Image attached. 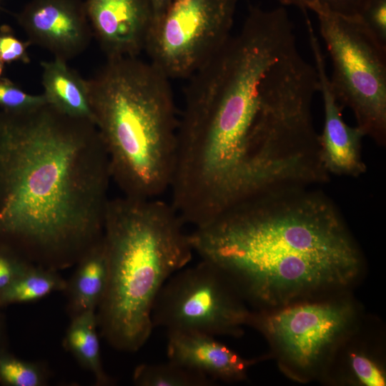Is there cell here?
<instances>
[{
  "label": "cell",
  "instance_id": "obj_13",
  "mask_svg": "<svg viewBox=\"0 0 386 386\" xmlns=\"http://www.w3.org/2000/svg\"><path fill=\"white\" fill-rule=\"evenodd\" d=\"M214 336L192 331L167 332L169 361L202 373L212 380H240L255 360H247L217 341Z\"/></svg>",
  "mask_w": 386,
  "mask_h": 386
},
{
  "label": "cell",
  "instance_id": "obj_24",
  "mask_svg": "<svg viewBox=\"0 0 386 386\" xmlns=\"http://www.w3.org/2000/svg\"><path fill=\"white\" fill-rule=\"evenodd\" d=\"M351 367L355 377L361 383L368 386L385 385V377L383 372L368 357L362 355H352Z\"/></svg>",
  "mask_w": 386,
  "mask_h": 386
},
{
  "label": "cell",
  "instance_id": "obj_26",
  "mask_svg": "<svg viewBox=\"0 0 386 386\" xmlns=\"http://www.w3.org/2000/svg\"><path fill=\"white\" fill-rule=\"evenodd\" d=\"M6 349H7L6 325L4 316L0 312V350Z\"/></svg>",
  "mask_w": 386,
  "mask_h": 386
},
{
  "label": "cell",
  "instance_id": "obj_2",
  "mask_svg": "<svg viewBox=\"0 0 386 386\" xmlns=\"http://www.w3.org/2000/svg\"><path fill=\"white\" fill-rule=\"evenodd\" d=\"M112 182L94 123L48 103L0 112V244L56 271L102 239Z\"/></svg>",
  "mask_w": 386,
  "mask_h": 386
},
{
  "label": "cell",
  "instance_id": "obj_16",
  "mask_svg": "<svg viewBox=\"0 0 386 386\" xmlns=\"http://www.w3.org/2000/svg\"><path fill=\"white\" fill-rule=\"evenodd\" d=\"M63 345L85 370L91 372L98 385L113 383L105 371L101 355L96 311H86L70 317Z\"/></svg>",
  "mask_w": 386,
  "mask_h": 386
},
{
  "label": "cell",
  "instance_id": "obj_22",
  "mask_svg": "<svg viewBox=\"0 0 386 386\" xmlns=\"http://www.w3.org/2000/svg\"><path fill=\"white\" fill-rule=\"evenodd\" d=\"M31 43L19 39L9 26L0 27V60L4 64L20 61L29 63L27 48Z\"/></svg>",
  "mask_w": 386,
  "mask_h": 386
},
{
  "label": "cell",
  "instance_id": "obj_19",
  "mask_svg": "<svg viewBox=\"0 0 386 386\" xmlns=\"http://www.w3.org/2000/svg\"><path fill=\"white\" fill-rule=\"evenodd\" d=\"M49 370L41 362L20 359L7 349L0 350V384L6 386H44Z\"/></svg>",
  "mask_w": 386,
  "mask_h": 386
},
{
  "label": "cell",
  "instance_id": "obj_20",
  "mask_svg": "<svg viewBox=\"0 0 386 386\" xmlns=\"http://www.w3.org/2000/svg\"><path fill=\"white\" fill-rule=\"evenodd\" d=\"M46 103L47 102L44 94L31 95L24 91L10 80L5 78L0 79V107L2 109L23 110Z\"/></svg>",
  "mask_w": 386,
  "mask_h": 386
},
{
  "label": "cell",
  "instance_id": "obj_9",
  "mask_svg": "<svg viewBox=\"0 0 386 386\" xmlns=\"http://www.w3.org/2000/svg\"><path fill=\"white\" fill-rule=\"evenodd\" d=\"M352 305L346 302L303 303L269 314H251L248 324L274 344L280 359L297 372L314 370L351 325Z\"/></svg>",
  "mask_w": 386,
  "mask_h": 386
},
{
  "label": "cell",
  "instance_id": "obj_11",
  "mask_svg": "<svg viewBox=\"0 0 386 386\" xmlns=\"http://www.w3.org/2000/svg\"><path fill=\"white\" fill-rule=\"evenodd\" d=\"M306 26L324 107L323 130L319 134L322 164L329 174L360 176L366 171L361 154L362 140L365 135L357 125L351 127L344 121L342 107L332 90L325 56L309 19L306 20Z\"/></svg>",
  "mask_w": 386,
  "mask_h": 386
},
{
  "label": "cell",
  "instance_id": "obj_6",
  "mask_svg": "<svg viewBox=\"0 0 386 386\" xmlns=\"http://www.w3.org/2000/svg\"><path fill=\"white\" fill-rule=\"evenodd\" d=\"M320 32L332 64L329 77L339 104L352 112L357 126L377 144L386 141V46L367 29L359 15L335 12L315 1Z\"/></svg>",
  "mask_w": 386,
  "mask_h": 386
},
{
  "label": "cell",
  "instance_id": "obj_3",
  "mask_svg": "<svg viewBox=\"0 0 386 386\" xmlns=\"http://www.w3.org/2000/svg\"><path fill=\"white\" fill-rule=\"evenodd\" d=\"M314 185L250 197L189 234L194 252L217 267L244 298L267 307L347 286L360 252L336 207Z\"/></svg>",
  "mask_w": 386,
  "mask_h": 386
},
{
  "label": "cell",
  "instance_id": "obj_8",
  "mask_svg": "<svg viewBox=\"0 0 386 386\" xmlns=\"http://www.w3.org/2000/svg\"><path fill=\"white\" fill-rule=\"evenodd\" d=\"M237 0H171L144 50L169 79H189L227 42Z\"/></svg>",
  "mask_w": 386,
  "mask_h": 386
},
{
  "label": "cell",
  "instance_id": "obj_4",
  "mask_svg": "<svg viewBox=\"0 0 386 386\" xmlns=\"http://www.w3.org/2000/svg\"><path fill=\"white\" fill-rule=\"evenodd\" d=\"M184 224L160 197L109 198L102 236L109 278L96 317L99 332L115 350L134 352L149 338L159 292L194 253Z\"/></svg>",
  "mask_w": 386,
  "mask_h": 386
},
{
  "label": "cell",
  "instance_id": "obj_27",
  "mask_svg": "<svg viewBox=\"0 0 386 386\" xmlns=\"http://www.w3.org/2000/svg\"><path fill=\"white\" fill-rule=\"evenodd\" d=\"M171 0H150L156 19L166 8Z\"/></svg>",
  "mask_w": 386,
  "mask_h": 386
},
{
  "label": "cell",
  "instance_id": "obj_21",
  "mask_svg": "<svg viewBox=\"0 0 386 386\" xmlns=\"http://www.w3.org/2000/svg\"><path fill=\"white\" fill-rule=\"evenodd\" d=\"M359 16L372 34L386 46V0H368Z\"/></svg>",
  "mask_w": 386,
  "mask_h": 386
},
{
  "label": "cell",
  "instance_id": "obj_15",
  "mask_svg": "<svg viewBox=\"0 0 386 386\" xmlns=\"http://www.w3.org/2000/svg\"><path fill=\"white\" fill-rule=\"evenodd\" d=\"M41 65L46 102L65 115L94 122L86 80L59 59L41 62Z\"/></svg>",
  "mask_w": 386,
  "mask_h": 386
},
{
  "label": "cell",
  "instance_id": "obj_10",
  "mask_svg": "<svg viewBox=\"0 0 386 386\" xmlns=\"http://www.w3.org/2000/svg\"><path fill=\"white\" fill-rule=\"evenodd\" d=\"M17 19L31 44L65 61L83 52L93 36L82 0H31Z\"/></svg>",
  "mask_w": 386,
  "mask_h": 386
},
{
  "label": "cell",
  "instance_id": "obj_23",
  "mask_svg": "<svg viewBox=\"0 0 386 386\" xmlns=\"http://www.w3.org/2000/svg\"><path fill=\"white\" fill-rule=\"evenodd\" d=\"M31 264L0 244V295Z\"/></svg>",
  "mask_w": 386,
  "mask_h": 386
},
{
  "label": "cell",
  "instance_id": "obj_17",
  "mask_svg": "<svg viewBox=\"0 0 386 386\" xmlns=\"http://www.w3.org/2000/svg\"><path fill=\"white\" fill-rule=\"evenodd\" d=\"M66 285V280L59 271L31 264L0 295V308L38 301L64 292Z\"/></svg>",
  "mask_w": 386,
  "mask_h": 386
},
{
  "label": "cell",
  "instance_id": "obj_12",
  "mask_svg": "<svg viewBox=\"0 0 386 386\" xmlns=\"http://www.w3.org/2000/svg\"><path fill=\"white\" fill-rule=\"evenodd\" d=\"M93 36L107 59L137 57L154 20L150 0H85Z\"/></svg>",
  "mask_w": 386,
  "mask_h": 386
},
{
  "label": "cell",
  "instance_id": "obj_18",
  "mask_svg": "<svg viewBox=\"0 0 386 386\" xmlns=\"http://www.w3.org/2000/svg\"><path fill=\"white\" fill-rule=\"evenodd\" d=\"M132 381L139 386H211L209 377L168 361L165 363H143L133 372Z\"/></svg>",
  "mask_w": 386,
  "mask_h": 386
},
{
  "label": "cell",
  "instance_id": "obj_25",
  "mask_svg": "<svg viewBox=\"0 0 386 386\" xmlns=\"http://www.w3.org/2000/svg\"><path fill=\"white\" fill-rule=\"evenodd\" d=\"M284 6H296L306 11L307 6L315 1L325 4L331 10L347 16L360 15L368 0H276Z\"/></svg>",
  "mask_w": 386,
  "mask_h": 386
},
{
  "label": "cell",
  "instance_id": "obj_5",
  "mask_svg": "<svg viewBox=\"0 0 386 386\" xmlns=\"http://www.w3.org/2000/svg\"><path fill=\"white\" fill-rule=\"evenodd\" d=\"M169 81L137 57L107 59L86 80L112 181L122 195L157 198L170 187L178 118Z\"/></svg>",
  "mask_w": 386,
  "mask_h": 386
},
{
  "label": "cell",
  "instance_id": "obj_7",
  "mask_svg": "<svg viewBox=\"0 0 386 386\" xmlns=\"http://www.w3.org/2000/svg\"><path fill=\"white\" fill-rule=\"evenodd\" d=\"M242 295L214 264L201 259L173 274L159 292L152 310L153 327L239 335L250 312Z\"/></svg>",
  "mask_w": 386,
  "mask_h": 386
},
{
  "label": "cell",
  "instance_id": "obj_28",
  "mask_svg": "<svg viewBox=\"0 0 386 386\" xmlns=\"http://www.w3.org/2000/svg\"><path fill=\"white\" fill-rule=\"evenodd\" d=\"M4 68V64L0 60V79L2 78Z\"/></svg>",
  "mask_w": 386,
  "mask_h": 386
},
{
  "label": "cell",
  "instance_id": "obj_1",
  "mask_svg": "<svg viewBox=\"0 0 386 386\" xmlns=\"http://www.w3.org/2000/svg\"><path fill=\"white\" fill-rule=\"evenodd\" d=\"M295 46L285 22L252 11L241 31L189 78L169 187L171 202L187 222L204 224L301 177L302 137L267 74Z\"/></svg>",
  "mask_w": 386,
  "mask_h": 386
},
{
  "label": "cell",
  "instance_id": "obj_14",
  "mask_svg": "<svg viewBox=\"0 0 386 386\" xmlns=\"http://www.w3.org/2000/svg\"><path fill=\"white\" fill-rule=\"evenodd\" d=\"M75 266L64 290L70 317L86 311H96L104 296L109 268L102 239Z\"/></svg>",
  "mask_w": 386,
  "mask_h": 386
}]
</instances>
